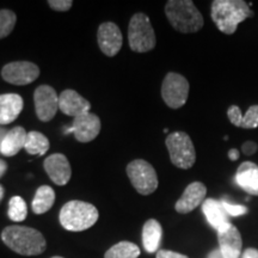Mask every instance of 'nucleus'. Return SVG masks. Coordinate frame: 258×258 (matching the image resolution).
Instances as JSON below:
<instances>
[{"mask_svg": "<svg viewBox=\"0 0 258 258\" xmlns=\"http://www.w3.org/2000/svg\"><path fill=\"white\" fill-rule=\"evenodd\" d=\"M2 239L6 246L22 256H37L47 247L43 234L25 226H8L3 231Z\"/></svg>", "mask_w": 258, "mask_h": 258, "instance_id": "1", "label": "nucleus"}, {"mask_svg": "<svg viewBox=\"0 0 258 258\" xmlns=\"http://www.w3.org/2000/svg\"><path fill=\"white\" fill-rule=\"evenodd\" d=\"M211 16L219 30L226 35H232L241 22L252 17L253 12L244 0H214Z\"/></svg>", "mask_w": 258, "mask_h": 258, "instance_id": "2", "label": "nucleus"}, {"mask_svg": "<svg viewBox=\"0 0 258 258\" xmlns=\"http://www.w3.org/2000/svg\"><path fill=\"white\" fill-rule=\"evenodd\" d=\"M165 15L173 29L182 34H192L203 28L201 12L190 0H170L165 5Z\"/></svg>", "mask_w": 258, "mask_h": 258, "instance_id": "3", "label": "nucleus"}, {"mask_svg": "<svg viewBox=\"0 0 258 258\" xmlns=\"http://www.w3.org/2000/svg\"><path fill=\"white\" fill-rule=\"evenodd\" d=\"M98 211L91 203L70 201L60 211V224L67 231L82 232L92 227L98 220Z\"/></svg>", "mask_w": 258, "mask_h": 258, "instance_id": "4", "label": "nucleus"}, {"mask_svg": "<svg viewBox=\"0 0 258 258\" xmlns=\"http://www.w3.org/2000/svg\"><path fill=\"white\" fill-rule=\"evenodd\" d=\"M129 47L137 53H147L156 47L157 40L150 18L145 14H135L128 27Z\"/></svg>", "mask_w": 258, "mask_h": 258, "instance_id": "5", "label": "nucleus"}, {"mask_svg": "<svg viewBox=\"0 0 258 258\" xmlns=\"http://www.w3.org/2000/svg\"><path fill=\"white\" fill-rule=\"evenodd\" d=\"M165 144L173 165L183 170L192 167L196 160V152L188 134L184 132H173L167 135Z\"/></svg>", "mask_w": 258, "mask_h": 258, "instance_id": "6", "label": "nucleus"}, {"mask_svg": "<svg viewBox=\"0 0 258 258\" xmlns=\"http://www.w3.org/2000/svg\"><path fill=\"white\" fill-rule=\"evenodd\" d=\"M127 175L135 190L141 195H150L158 188V176L154 167L144 159H135L128 164Z\"/></svg>", "mask_w": 258, "mask_h": 258, "instance_id": "7", "label": "nucleus"}, {"mask_svg": "<svg viewBox=\"0 0 258 258\" xmlns=\"http://www.w3.org/2000/svg\"><path fill=\"white\" fill-rule=\"evenodd\" d=\"M189 96V83L178 73L170 72L161 85V97L171 109H179L185 104Z\"/></svg>", "mask_w": 258, "mask_h": 258, "instance_id": "8", "label": "nucleus"}, {"mask_svg": "<svg viewBox=\"0 0 258 258\" xmlns=\"http://www.w3.org/2000/svg\"><path fill=\"white\" fill-rule=\"evenodd\" d=\"M2 77L14 85H28L40 77V69L29 61H15L3 67Z\"/></svg>", "mask_w": 258, "mask_h": 258, "instance_id": "9", "label": "nucleus"}, {"mask_svg": "<svg viewBox=\"0 0 258 258\" xmlns=\"http://www.w3.org/2000/svg\"><path fill=\"white\" fill-rule=\"evenodd\" d=\"M35 110L38 120L49 122L59 110V96L49 85H40L34 93Z\"/></svg>", "mask_w": 258, "mask_h": 258, "instance_id": "10", "label": "nucleus"}, {"mask_svg": "<svg viewBox=\"0 0 258 258\" xmlns=\"http://www.w3.org/2000/svg\"><path fill=\"white\" fill-rule=\"evenodd\" d=\"M99 49L106 56H115L122 48V34L120 28L112 22L102 23L97 32Z\"/></svg>", "mask_w": 258, "mask_h": 258, "instance_id": "11", "label": "nucleus"}, {"mask_svg": "<svg viewBox=\"0 0 258 258\" xmlns=\"http://www.w3.org/2000/svg\"><path fill=\"white\" fill-rule=\"evenodd\" d=\"M72 129L79 143H90L95 140L101 132V120L97 115L88 112L74 118Z\"/></svg>", "mask_w": 258, "mask_h": 258, "instance_id": "12", "label": "nucleus"}, {"mask_svg": "<svg viewBox=\"0 0 258 258\" xmlns=\"http://www.w3.org/2000/svg\"><path fill=\"white\" fill-rule=\"evenodd\" d=\"M43 167L49 178L57 185H66L72 176L70 161L63 154L55 153L46 158Z\"/></svg>", "mask_w": 258, "mask_h": 258, "instance_id": "13", "label": "nucleus"}, {"mask_svg": "<svg viewBox=\"0 0 258 258\" xmlns=\"http://www.w3.org/2000/svg\"><path fill=\"white\" fill-rule=\"evenodd\" d=\"M207 195V188L201 182H194L186 186L178 201L176 202L175 209L180 214H188L205 202Z\"/></svg>", "mask_w": 258, "mask_h": 258, "instance_id": "14", "label": "nucleus"}, {"mask_svg": "<svg viewBox=\"0 0 258 258\" xmlns=\"http://www.w3.org/2000/svg\"><path fill=\"white\" fill-rule=\"evenodd\" d=\"M91 109V104L88 99L80 96L74 90H64L59 96V110L64 115L76 118L84 114H88Z\"/></svg>", "mask_w": 258, "mask_h": 258, "instance_id": "15", "label": "nucleus"}, {"mask_svg": "<svg viewBox=\"0 0 258 258\" xmlns=\"http://www.w3.org/2000/svg\"><path fill=\"white\" fill-rule=\"evenodd\" d=\"M219 249L226 258H239L241 256V240L240 232L233 225H228L224 230L218 232Z\"/></svg>", "mask_w": 258, "mask_h": 258, "instance_id": "16", "label": "nucleus"}, {"mask_svg": "<svg viewBox=\"0 0 258 258\" xmlns=\"http://www.w3.org/2000/svg\"><path fill=\"white\" fill-rule=\"evenodd\" d=\"M235 182L244 191L258 196V166L252 161H244L238 167Z\"/></svg>", "mask_w": 258, "mask_h": 258, "instance_id": "17", "label": "nucleus"}, {"mask_svg": "<svg viewBox=\"0 0 258 258\" xmlns=\"http://www.w3.org/2000/svg\"><path fill=\"white\" fill-rule=\"evenodd\" d=\"M23 110V98L17 93L0 95V125L9 124Z\"/></svg>", "mask_w": 258, "mask_h": 258, "instance_id": "18", "label": "nucleus"}, {"mask_svg": "<svg viewBox=\"0 0 258 258\" xmlns=\"http://www.w3.org/2000/svg\"><path fill=\"white\" fill-rule=\"evenodd\" d=\"M202 211L205 213L209 225L218 232L224 230L225 227L230 225L228 214L226 213L221 201L214 199L205 200V202L202 203Z\"/></svg>", "mask_w": 258, "mask_h": 258, "instance_id": "19", "label": "nucleus"}, {"mask_svg": "<svg viewBox=\"0 0 258 258\" xmlns=\"http://www.w3.org/2000/svg\"><path fill=\"white\" fill-rule=\"evenodd\" d=\"M228 120L235 127L243 129H253L258 127V105H251L246 114H241L239 106L231 105L227 109Z\"/></svg>", "mask_w": 258, "mask_h": 258, "instance_id": "20", "label": "nucleus"}, {"mask_svg": "<svg viewBox=\"0 0 258 258\" xmlns=\"http://www.w3.org/2000/svg\"><path fill=\"white\" fill-rule=\"evenodd\" d=\"M161 238H163V228L156 219H150L145 222L143 228V244L144 249L148 253L159 251Z\"/></svg>", "mask_w": 258, "mask_h": 258, "instance_id": "21", "label": "nucleus"}, {"mask_svg": "<svg viewBox=\"0 0 258 258\" xmlns=\"http://www.w3.org/2000/svg\"><path fill=\"white\" fill-rule=\"evenodd\" d=\"M27 135L28 133L25 132V129L23 127H19V125L10 129L8 134H6L4 141H3L0 152L6 157L16 156L22 148H24Z\"/></svg>", "mask_w": 258, "mask_h": 258, "instance_id": "22", "label": "nucleus"}, {"mask_svg": "<svg viewBox=\"0 0 258 258\" xmlns=\"http://www.w3.org/2000/svg\"><path fill=\"white\" fill-rule=\"evenodd\" d=\"M55 202V191L49 185H41L32 200V212L40 215L49 211Z\"/></svg>", "mask_w": 258, "mask_h": 258, "instance_id": "23", "label": "nucleus"}, {"mask_svg": "<svg viewBox=\"0 0 258 258\" xmlns=\"http://www.w3.org/2000/svg\"><path fill=\"white\" fill-rule=\"evenodd\" d=\"M24 148L31 156H44L49 150V140L40 132H29Z\"/></svg>", "mask_w": 258, "mask_h": 258, "instance_id": "24", "label": "nucleus"}, {"mask_svg": "<svg viewBox=\"0 0 258 258\" xmlns=\"http://www.w3.org/2000/svg\"><path fill=\"white\" fill-rule=\"evenodd\" d=\"M140 249L131 241H120L106 251L104 258H138Z\"/></svg>", "mask_w": 258, "mask_h": 258, "instance_id": "25", "label": "nucleus"}, {"mask_svg": "<svg viewBox=\"0 0 258 258\" xmlns=\"http://www.w3.org/2000/svg\"><path fill=\"white\" fill-rule=\"evenodd\" d=\"M9 218L15 222L24 221L28 217L27 203L21 196H14L9 202Z\"/></svg>", "mask_w": 258, "mask_h": 258, "instance_id": "26", "label": "nucleus"}, {"mask_svg": "<svg viewBox=\"0 0 258 258\" xmlns=\"http://www.w3.org/2000/svg\"><path fill=\"white\" fill-rule=\"evenodd\" d=\"M17 16L11 10H0V38L8 37L14 30Z\"/></svg>", "mask_w": 258, "mask_h": 258, "instance_id": "27", "label": "nucleus"}, {"mask_svg": "<svg viewBox=\"0 0 258 258\" xmlns=\"http://www.w3.org/2000/svg\"><path fill=\"white\" fill-rule=\"evenodd\" d=\"M221 203L222 206H224L226 213H227L230 217H241V215L246 214V213L249 212L245 206L233 205V203L227 202L226 200H221Z\"/></svg>", "mask_w": 258, "mask_h": 258, "instance_id": "28", "label": "nucleus"}, {"mask_svg": "<svg viewBox=\"0 0 258 258\" xmlns=\"http://www.w3.org/2000/svg\"><path fill=\"white\" fill-rule=\"evenodd\" d=\"M48 5L50 6L51 9L55 10V11H69V10L72 8L73 2L72 0H49L48 2Z\"/></svg>", "mask_w": 258, "mask_h": 258, "instance_id": "29", "label": "nucleus"}, {"mask_svg": "<svg viewBox=\"0 0 258 258\" xmlns=\"http://www.w3.org/2000/svg\"><path fill=\"white\" fill-rule=\"evenodd\" d=\"M241 151H243L245 156H252V154H254L258 151V146L254 141H245L243 146H241Z\"/></svg>", "mask_w": 258, "mask_h": 258, "instance_id": "30", "label": "nucleus"}, {"mask_svg": "<svg viewBox=\"0 0 258 258\" xmlns=\"http://www.w3.org/2000/svg\"><path fill=\"white\" fill-rule=\"evenodd\" d=\"M157 258H189L185 254L175 252L170 250H159L157 252Z\"/></svg>", "mask_w": 258, "mask_h": 258, "instance_id": "31", "label": "nucleus"}, {"mask_svg": "<svg viewBox=\"0 0 258 258\" xmlns=\"http://www.w3.org/2000/svg\"><path fill=\"white\" fill-rule=\"evenodd\" d=\"M241 258H258V250L253 247H249L241 253Z\"/></svg>", "mask_w": 258, "mask_h": 258, "instance_id": "32", "label": "nucleus"}, {"mask_svg": "<svg viewBox=\"0 0 258 258\" xmlns=\"http://www.w3.org/2000/svg\"><path fill=\"white\" fill-rule=\"evenodd\" d=\"M228 158H230L232 161L238 160L239 159V151L235 150V148H232V150L228 151Z\"/></svg>", "mask_w": 258, "mask_h": 258, "instance_id": "33", "label": "nucleus"}, {"mask_svg": "<svg viewBox=\"0 0 258 258\" xmlns=\"http://www.w3.org/2000/svg\"><path fill=\"white\" fill-rule=\"evenodd\" d=\"M207 258H226V257L224 256V254H222L220 249H219V247H218V249L213 250L212 252H209Z\"/></svg>", "mask_w": 258, "mask_h": 258, "instance_id": "34", "label": "nucleus"}, {"mask_svg": "<svg viewBox=\"0 0 258 258\" xmlns=\"http://www.w3.org/2000/svg\"><path fill=\"white\" fill-rule=\"evenodd\" d=\"M6 170H8V164L3 159H0V178L5 175Z\"/></svg>", "mask_w": 258, "mask_h": 258, "instance_id": "35", "label": "nucleus"}, {"mask_svg": "<svg viewBox=\"0 0 258 258\" xmlns=\"http://www.w3.org/2000/svg\"><path fill=\"white\" fill-rule=\"evenodd\" d=\"M6 134H8V132H6L4 128L0 127V148H2V144H3V141H4Z\"/></svg>", "mask_w": 258, "mask_h": 258, "instance_id": "36", "label": "nucleus"}, {"mask_svg": "<svg viewBox=\"0 0 258 258\" xmlns=\"http://www.w3.org/2000/svg\"><path fill=\"white\" fill-rule=\"evenodd\" d=\"M4 194H5V190L3 188V185H0V202H2L3 198H4Z\"/></svg>", "mask_w": 258, "mask_h": 258, "instance_id": "37", "label": "nucleus"}, {"mask_svg": "<svg viewBox=\"0 0 258 258\" xmlns=\"http://www.w3.org/2000/svg\"><path fill=\"white\" fill-rule=\"evenodd\" d=\"M51 258H63V257H60V256H54V257H51Z\"/></svg>", "mask_w": 258, "mask_h": 258, "instance_id": "38", "label": "nucleus"}]
</instances>
